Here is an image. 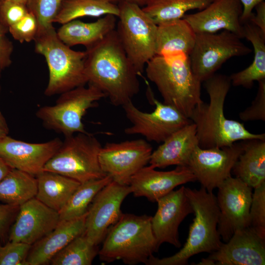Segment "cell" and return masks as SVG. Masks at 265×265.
Masks as SVG:
<instances>
[{
	"mask_svg": "<svg viewBox=\"0 0 265 265\" xmlns=\"http://www.w3.org/2000/svg\"><path fill=\"white\" fill-rule=\"evenodd\" d=\"M242 151L232 172L252 188L265 182V140H241Z\"/></svg>",
	"mask_w": 265,
	"mask_h": 265,
	"instance_id": "cell-26",
	"label": "cell"
},
{
	"mask_svg": "<svg viewBox=\"0 0 265 265\" xmlns=\"http://www.w3.org/2000/svg\"><path fill=\"white\" fill-rule=\"evenodd\" d=\"M131 193L129 185L112 180L98 192L88 208L85 220L84 234L91 243L98 246L103 241L121 216L122 203Z\"/></svg>",
	"mask_w": 265,
	"mask_h": 265,
	"instance_id": "cell-14",
	"label": "cell"
},
{
	"mask_svg": "<svg viewBox=\"0 0 265 265\" xmlns=\"http://www.w3.org/2000/svg\"><path fill=\"white\" fill-rule=\"evenodd\" d=\"M204 82L210 102L196 105L189 117L195 125L200 148H221L249 139L265 140V133H252L243 124L225 116L224 104L232 84L229 76L215 74Z\"/></svg>",
	"mask_w": 265,
	"mask_h": 265,
	"instance_id": "cell-2",
	"label": "cell"
},
{
	"mask_svg": "<svg viewBox=\"0 0 265 265\" xmlns=\"http://www.w3.org/2000/svg\"><path fill=\"white\" fill-rule=\"evenodd\" d=\"M216 200L219 210L217 230L227 242L238 230L249 226L252 187L240 179L230 177L218 187Z\"/></svg>",
	"mask_w": 265,
	"mask_h": 265,
	"instance_id": "cell-13",
	"label": "cell"
},
{
	"mask_svg": "<svg viewBox=\"0 0 265 265\" xmlns=\"http://www.w3.org/2000/svg\"><path fill=\"white\" fill-rule=\"evenodd\" d=\"M59 221L58 212L34 197L20 206L9 241L32 245L52 232Z\"/></svg>",
	"mask_w": 265,
	"mask_h": 265,
	"instance_id": "cell-19",
	"label": "cell"
},
{
	"mask_svg": "<svg viewBox=\"0 0 265 265\" xmlns=\"http://www.w3.org/2000/svg\"><path fill=\"white\" fill-rule=\"evenodd\" d=\"M36 178L37 192L35 198L58 212L80 184L73 179L49 171H43Z\"/></svg>",
	"mask_w": 265,
	"mask_h": 265,
	"instance_id": "cell-28",
	"label": "cell"
},
{
	"mask_svg": "<svg viewBox=\"0 0 265 265\" xmlns=\"http://www.w3.org/2000/svg\"><path fill=\"white\" fill-rule=\"evenodd\" d=\"M35 51L43 55L49 70L44 94L51 96L85 85L86 51H77L63 43L53 26L39 30L34 40Z\"/></svg>",
	"mask_w": 265,
	"mask_h": 265,
	"instance_id": "cell-6",
	"label": "cell"
},
{
	"mask_svg": "<svg viewBox=\"0 0 265 265\" xmlns=\"http://www.w3.org/2000/svg\"><path fill=\"white\" fill-rule=\"evenodd\" d=\"M196 33L183 18L157 25L156 55L189 56L194 47Z\"/></svg>",
	"mask_w": 265,
	"mask_h": 265,
	"instance_id": "cell-25",
	"label": "cell"
},
{
	"mask_svg": "<svg viewBox=\"0 0 265 265\" xmlns=\"http://www.w3.org/2000/svg\"><path fill=\"white\" fill-rule=\"evenodd\" d=\"M146 83V97L155 108L151 112H146L139 110L132 101L123 105L126 116L132 123L124 132L128 135L140 134L148 141L162 143L191 121L175 107L156 99L149 82Z\"/></svg>",
	"mask_w": 265,
	"mask_h": 265,
	"instance_id": "cell-10",
	"label": "cell"
},
{
	"mask_svg": "<svg viewBox=\"0 0 265 265\" xmlns=\"http://www.w3.org/2000/svg\"><path fill=\"white\" fill-rule=\"evenodd\" d=\"M98 253V246L91 243L83 233L55 254L50 263L52 265H90Z\"/></svg>",
	"mask_w": 265,
	"mask_h": 265,
	"instance_id": "cell-33",
	"label": "cell"
},
{
	"mask_svg": "<svg viewBox=\"0 0 265 265\" xmlns=\"http://www.w3.org/2000/svg\"><path fill=\"white\" fill-rule=\"evenodd\" d=\"M0 90H1V88H0Z\"/></svg>",
	"mask_w": 265,
	"mask_h": 265,
	"instance_id": "cell-49",
	"label": "cell"
},
{
	"mask_svg": "<svg viewBox=\"0 0 265 265\" xmlns=\"http://www.w3.org/2000/svg\"><path fill=\"white\" fill-rule=\"evenodd\" d=\"M197 146L196 126L191 122L172 133L153 151L149 163L155 168L171 165L187 166Z\"/></svg>",
	"mask_w": 265,
	"mask_h": 265,
	"instance_id": "cell-23",
	"label": "cell"
},
{
	"mask_svg": "<svg viewBox=\"0 0 265 265\" xmlns=\"http://www.w3.org/2000/svg\"><path fill=\"white\" fill-rule=\"evenodd\" d=\"M106 0L110 1V2H113V3H115V2H118V1L119 2L121 0Z\"/></svg>",
	"mask_w": 265,
	"mask_h": 265,
	"instance_id": "cell-48",
	"label": "cell"
},
{
	"mask_svg": "<svg viewBox=\"0 0 265 265\" xmlns=\"http://www.w3.org/2000/svg\"><path fill=\"white\" fill-rule=\"evenodd\" d=\"M128 2L134 3L140 6H144L148 0H123Z\"/></svg>",
	"mask_w": 265,
	"mask_h": 265,
	"instance_id": "cell-46",
	"label": "cell"
},
{
	"mask_svg": "<svg viewBox=\"0 0 265 265\" xmlns=\"http://www.w3.org/2000/svg\"><path fill=\"white\" fill-rule=\"evenodd\" d=\"M242 151L240 142L221 148L203 149L197 146L187 166L202 186L212 192L231 176L233 167Z\"/></svg>",
	"mask_w": 265,
	"mask_h": 265,
	"instance_id": "cell-15",
	"label": "cell"
},
{
	"mask_svg": "<svg viewBox=\"0 0 265 265\" xmlns=\"http://www.w3.org/2000/svg\"><path fill=\"white\" fill-rule=\"evenodd\" d=\"M37 192V178L18 169H11L0 182V201L6 204L20 206L35 197Z\"/></svg>",
	"mask_w": 265,
	"mask_h": 265,
	"instance_id": "cell-29",
	"label": "cell"
},
{
	"mask_svg": "<svg viewBox=\"0 0 265 265\" xmlns=\"http://www.w3.org/2000/svg\"><path fill=\"white\" fill-rule=\"evenodd\" d=\"M255 8L256 14L253 13L248 22L257 26L265 34V2L264 1L261 2L255 6Z\"/></svg>",
	"mask_w": 265,
	"mask_h": 265,
	"instance_id": "cell-42",
	"label": "cell"
},
{
	"mask_svg": "<svg viewBox=\"0 0 265 265\" xmlns=\"http://www.w3.org/2000/svg\"><path fill=\"white\" fill-rule=\"evenodd\" d=\"M29 12L26 4L14 0L0 1V22L9 28Z\"/></svg>",
	"mask_w": 265,
	"mask_h": 265,
	"instance_id": "cell-38",
	"label": "cell"
},
{
	"mask_svg": "<svg viewBox=\"0 0 265 265\" xmlns=\"http://www.w3.org/2000/svg\"><path fill=\"white\" fill-rule=\"evenodd\" d=\"M238 36L228 30L196 33L189 55L192 70L202 82L211 77L229 59L249 54L252 50Z\"/></svg>",
	"mask_w": 265,
	"mask_h": 265,
	"instance_id": "cell-11",
	"label": "cell"
},
{
	"mask_svg": "<svg viewBox=\"0 0 265 265\" xmlns=\"http://www.w3.org/2000/svg\"><path fill=\"white\" fill-rule=\"evenodd\" d=\"M7 32L8 28L0 22V72L9 67L12 61L14 46L7 36Z\"/></svg>",
	"mask_w": 265,
	"mask_h": 265,
	"instance_id": "cell-40",
	"label": "cell"
},
{
	"mask_svg": "<svg viewBox=\"0 0 265 265\" xmlns=\"http://www.w3.org/2000/svg\"><path fill=\"white\" fill-rule=\"evenodd\" d=\"M265 239L251 227L235 231L216 251L203 259L200 265H264Z\"/></svg>",
	"mask_w": 265,
	"mask_h": 265,
	"instance_id": "cell-16",
	"label": "cell"
},
{
	"mask_svg": "<svg viewBox=\"0 0 265 265\" xmlns=\"http://www.w3.org/2000/svg\"><path fill=\"white\" fill-rule=\"evenodd\" d=\"M153 149L143 139L107 143L99 154L100 167L112 181L129 185L131 178L149 163Z\"/></svg>",
	"mask_w": 265,
	"mask_h": 265,
	"instance_id": "cell-12",
	"label": "cell"
},
{
	"mask_svg": "<svg viewBox=\"0 0 265 265\" xmlns=\"http://www.w3.org/2000/svg\"><path fill=\"white\" fill-rule=\"evenodd\" d=\"M108 14L118 17V5L106 0H65L53 23L63 24L80 17Z\"/></svg>",
	"mask_w": 265,
	"mask_h": 265,
	"instance_id": "cell-31",
	"label": "cell"
},
{
	"mask_svg": "<svg viewBox=\"0 0 265 265\" xmlns=\"http://www.w3.org/2000/svg\"><path fill=\"white\" fill-rule=\"evenodd\" d=\"M87 214V212L77 218L60 220L52 232L31 245L26 258L27 265L50 263L55 254L84 233Z\"/></svg>",
	"mask_w": 265,
	"mask_h": 265,
	"instance_id": "cell-22",
	"label": "cell"
},
{
	"mask_svg": "<svg viewBox=\"0 0 265 265\" xmlns=\"http://www.w3.org/2000/svg\"><path fill=\"white\" fill-rule=\"evenodd\" d=\"M62 143L58 138L45 142L29 143L7 135L0 138V156L11 168L37 176Z\"/></svg>",
	"mask_w": 265,
	"mask_h": 265,
	"instance_id": "cell-18",
	"label": "cell"
},
{
	"mask_svg": "<svg viewBox=\"0 0 265 265\" xmlns=\"http://www.w3.org/2000/svg\"><path fill=\"white\" fill-rule=\"evenodd\" d=\"M213 0H148L142 8L157 25L182 19L191 10H200Z\"/></svg>",
	"mask_w": 265,
	"mask_h": 265,
	"instance_id": "cell-30",
	"label": "cell"
},
{
	"mask_svg": "<svg viewBox=\"0 0 265 265\" xmlns=\"http://www.w3.org/2000/svg\"><path fill=\"white\" fill-rule=\"evenodd\" d=\"M146 73L157 86L163 103L189 119L196 106L203 102L201 82L194 74L187 55H155L146 65Z\"/></svg>",
	"mask_w": 265,
	"mask_h": 265,
	"instance_id": "cell-3",
	"label": "cell"
},
{
	"mask_svg": "<svg viewBox=\"0 0 265 265\" xmlns=\"http://www.w3.org/2000/svg\"><path fill=\"white\" fill-rule=\"evenodd\" d=\"M258 82V92L251 105L239 113V118L243 121H265V80Z\"/></svg>",
	"mask_w": 265,
	"mask_h": 265,
	"instance_id": "cell-39",
	"label": "cell"
},
{
	"mask_svg": "<svg viewBox=\"0 0 265 265\" xmlns=\"http://www.w3.org/2000/svg\"><path fill=\"white\" fill-rule=\"evenodd\" d=\"M20 206L6 204L0 205V239L4 241L8 237L11 224L15 219Z\"/></svg>",
	"mask_w": 265,
	"mask_h": 265,
	"instance_id": "cell-41",
	"label": "cell"
},
{
	"mask_svg": "<svg viewBox=\"0 0 265 265\" xmlns=\"http://www.w3.org/2000/svg\"><path fill=\"white\" fill-rule=\"evenodd\" d=\"M185 187L182 186L159 199L158 209L151 216V225L158 248L164 242L177 248L181 246L178 228L181 223L189 214L193 208L186 195Z\"/></svg>",
	"mask_w": 265,
	"mask_h": 265,
	"instance_id": "cell-17",
	"label": "cell"
},
{
	"mask_svg": "<svg viewBox=\"0 0 265 265\" xmlns=\"http://www.w3.org/2000/svg\"><path fill=\"white\" fill-rule=\"evenodd\" d=\"M65 0H28V11L36 17L38 30L53 26L54 20Z\"/></svg>",
	"mask_w": 265,
	"mask_h": 265,
	"instance_id": "cell-34",
	"label": "cell"
},
{
	"mask_svg": "<svg viewBox=\"0 0 265 265\" xmlns=\"http://www.w3.org/2000/svg\"><path fill=\"white\" fill-rule=\"evenodd\" d=\"M16 0V1H19V2H22V3H25L26 4V3L28 1V0Z\"/></svg>",
	"mask_w": 265,
	"mask_h": 265,
	"instance_id": "cell-47",
	"label": "cell"
},
{
	"mask_svg": "<svg viewBox=\"0 0 265 265\" xmlns=\"http://www.w3.org/2000/svg\"><path fill=\"white\" fill-rule=\"evenodd\" d=\"M242 6L239 0H213L206 7L195 13L185 14L184 19L195 33L228 30L244 38L240 21Z\"/></svg>",
	"mask_w": 265,
	"mask_h": 265,
	"instance_id": "cell-20",
	"label": "cell"
},
{
	"mask_svg": "<svg viewBox=\"0 0 265 265\" xmlns=\"http://www.w3.org/2000/svg\"><path fill=\"white\" fill-rule=\"evenodd\" d=\"M65 137L45 165L43 171L58 173L80 183L106 176L99 163V154L102 146L96 137L88 132Z\"/></svg>",
	"mask_w": 265,
	"mask_h": 265,
	"instance_id": "cell-7",
	"label": "cell"
},
{
	"mask_svg": "<svg viewBox=\"0 0 265 265\" xmlns=\"http://www.w3.org/2000/svg\"><path fill=\"white\" fill-rule=\"evenodd\" d=\"M242 6V12L240 21L243 24L249 21L253 13V10L255 6L264 0H239Z\"/></svg>",
	"mask_w": 265,
	"mask_h": 265,
	"instance_id": "cell-43",
	"label": "cell"
},
{
	"mask_svg": "<svg viewBox=\"0 0 265 265\" xmlns=\"http://www.w3.org/2000/svg\"><path fill=\"white\" fill-rule=\"evenodd\" d=\"M195 181L187 166H177L171 171H159L150 165L136 173L129 185L135 197H145L150 201L157 202L176 187Z\"/></svg>",
	"mask_w": 265,
	"mask_h": 265,
	"instance_id": "cell-21",
	"label": "cell"
},
{
	"mask_svg": "<svg viewBox=\"0 0 265 265\" xmlns=\"http://www.w3.org/2000/svg\"><path fill=\"white\" fill-rule=\"evenodd\" d=\"M9 128L3 115L0 111V138L8 135Z\"/></svg>",
	"mask_w": 265,
	"mask_h": 265,
	"instance_id": "cell-44",
	"label": "cell"
},
{
	"mask_svg": "<svg viewBox=\"0 0 265 265\" xmlns=\"http://www.w3.org/2000/svg\"><path fill=\"white\" fill-rule=\"evenodd\" d=\"M249 226L265 239V182L254 188L249 212Z\"/></svg>",
	"mask_w": 265,
	"mask_h": 265,
	"instance_id": "cell-35",
	"label": "cell"
},
{
	"mask_svg": "<svg viewBox=\"0 0 265 265\" xmlns=\"http://www.w3.org/2000/svg\"><path fill=\"white\" fill-rule=\"evenodd\" d=\"M38 31L37 20L29 11L19 21L8 28V32L13 38L21 43L34 41Z\"/></svg>",
	"mask_w": 265,
	"mask_h": 265,
	"instance_id": "cell-37",
	"label": "cell"
},
{
	"mask_svg": "<svg viewBox=\"0 0 265 265\" xmlns=\"http://www.w3.org/2000/svg\"><path fill=\"white\" fill-rule=\"evenodd\" d=\"M11 168L0 156V182L8 174Z\"/></svg>",
	"mask_w": 265,
	"mask_h": 265,
	"instance_id": "cell-45",
	"label": "cell"
},
{
	"mask_svg": "<svg viewBox=\"0 0 265 265\" xmlns=\"http://www.w3.org/2000/svg\"><path fill=\"white\" fill-rule=\"evenodd\" d=\"M195 217L190 226L186 242L171 256L159 259L152 255L147 265H185L189 259L202 252L212 253L221 245L217 230L219 210L216 197L203 186L199 189L185 188Z\"/></svg>",
	"mask_w": 265,
	"mask_h": 265,
	"instance_id": "cell-4",
	"label": "cell"
},
{
	"mask_svg": "<svg viewBox=\"0 0 265 265\" xmlns=\"http://www.w3.org/2000/svg\"><path fill=\"white\" fill-rule=\"evenodd\" d=\"M116 17L106 15L97 21L85 23L77 19L62 24L56 33L59 39L71 47L81 45L90 48L115 29Z\"/></svg>",
	"mask_w": 265,
	"mask_h": 265,
	"instance_id": "cell-24",
	"label": "cell"
},
{
	"mask_svg": "<svg viewBox=\"0 0 265 265\" xmlns=\"http://www.w3.org/2000/svg\"><path fill=\"white\" fill-rule=\"evenodd\" d=\"M55 104L40 108L36 116L47 128L63 134L65 137L78 133H87L82 117L87 110L105 94L89 84L60 94Z\"/></svg>",
	"mask_w": 265,
	"mask_h": 265,
	"instance_id": "cell-9",
	"label": "cell"
},
{
	"mask_svg": "<svg viewBox=\"0 0 265 265\" xmlns=\"http://www.w3.org/2000/svg\"><path fill=\"white\" fill-rule=\"evenodd\" d=\"M31 247L27 243L11 241L0 245V265H28L26 258Z\"/></svg>",
	"mask_w": 265,
	"mask_h": 265,
	"instance_id": "cell-36",
	"label": "cell"
},
{
	"mask_svg": "<svg viewBox=\"0 0 265 265\" xmlns=\"http://www.w3.org/2000/svg\"><path fill=\"white\" fill-rule=\"evenodd\" d=\"M151 221V216L122 213L103 241L100 259L106 263L121 260L130 265L146 264L159 249Z\"/></svg>",
	"mask_w": 265,
	"mask_h": 265,
	"instance_id": "cell-5",
	"label": "cell"
},
{
	"mask_svg": "<svg viewBox=\"0 0 265 265\" xmlns=\"http://www.w3.org/2000/svg\"><path fill=\"white\" fill-rule=\"evenodd\" d=\"M109 175L98 179L80 183L70 198L58 212L60 220H68L86 213L98 192L112 181Z\"/></svg>",
	"mask_w": 265,
	"mask_h": 265,
	"instance_id": "cell-32",
	"label": "cell"
},
{
	"mask_svg": "<svg viewBox=\"0 0 265 265\" xmlns=\"http://www.w3.org/2000/svg\"><path fill=\"white\" fill-rule=\"evenodd\" d=\"M88 83L102 91L115 106L132 101L139 92V75L130 61L115 29L85 51Z\"/></svg>",
	"mask_w": 265,
	"mask_h": 265,
	"instance_id": "cell-1",
	"label": "cell"
},
{
	"mask_svg": "<svg viewBox=\"0 0 265 265\" xmlns=\"http://www.w3.org/2000/svg\"><path fill=\"white\" fill-rule=\"evenodd\" d=\"M117 29L120 41L139 76L156 55L157 25L134 3L121 0Z\"/></svg>",
	"mask_w": 265,
	"mask_h": 265,
	"instance_id": "cell-8",
	"label": "cell"
},
{
	"mask_svg": "<svg viewBox=\"0 0 265 265\" xmlns=\"http://www.w3.org/2000/svg\"><path fill=\"white\" fill-rule=\"evenodd\" d=\"M243 38L253 46L254 59L248 67L229 77L233 85L250 88L255 81L265 80V34L249 22L243 23Z\"/></svg>",
	"mask_w": 265,
	"mask_h": 265,
	"instance_id": "cell-27",
	"label": "cell"
}]
</instances>
